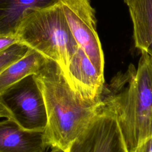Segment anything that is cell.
<instances>
[{"label": "cell", "instance_id": "obj_11", "mask_svg": "<svg viewBox=\"0 0 152 152\" xmlns=\"http://www.w3.org/2000/svg\"><path fill=\"white\" fill-rule=\"evenodd\" d=\"M46 57L30 48L27 53L0 73V94L9 87L30 75H35L40 69Z\"/></svg>", "mask_w": 152, "mask_h": 152}, {"label": "cell", "instance_id": "obj_6", "mask_svg": "<svg viewBox=\"0 0 152 152\" xmlns=\"http://www.w3.org/2000/svg\"><path fill=\"white\" fill-rule=\"evenodd\" d=\"M66 152H128L115 113L103 103Z\"/></svg>", "mask_w": 152, "mask_h": 152}, {"label": "cell", "instance_id": "obj_12", "mask_svg": "<svg viewBox=\"0 0 152 152\" xmlns=\"http://www.w3.org/2000/svg\"><path fill=\"white\" fill-rule=\"evenodd\" d=\"M30 48L21 42H17L0 52V73L9 65L24 56Z\"/></svg>", "mask_w": 152, "mask_h": 152}, {"label": "cell", "instance_id": "obj_18", "mask_svg": "<svg viewBox=\"0 0 152 152\" xmlns=\"http://www.w3.org/2000/svg\"><path fill=\"white\" fill-rule=\"evenodd\" d=\"M151 58H152V56H151Z\"/></svg>", "mask_w": 152, "mask_h": 152}, {"label": "cell", "instance_id": "obj_7", "mask_svg": "<svg viewBox=\"0 0 152 152\" xmlns=\"http://www.w3.org/2000/svg\"><path fill=\"white\" fill-rule=\"evenodd\" d=\"M65 77L74 91L85 103L102 102L104 77L78 47L65 70Z\"/></svg>", "mask_w": 152, "mask_h": 152}, {"label": "cell", "instance_id": "obj_1", "mask_svg": "<svg viewBox=\"0 0 152 152\" xmlns=\"http://www.w3.org/2000/svg\"><path fill=\"white\" fill-rule=\"evenodd\" d=\"M42 91L46 111L44 129L48 148L66 151L97 113L103 102L90 104L83 101L70 86L61 66L46 58L34 75Z\"/></svg>", "mask_w": 152, "mask_h": 152}, {"label": "cell", "instance_id": "obj_15", "mask_svg": "<svg viewBox=\"0 0 152 152\" xmlns=\"http://www.w3.org/2000/svg\"><path fill=\"white\" fill-rule=\"evenodd\" d=\"M0 118L11 119V115L10 112L1 102H0Z\"/></svg>", "mask_w": 152, "mask_h": 152}, {"label": "cell", "instance_id": "obj_10", "mask_svg": "<svg viewBox=\"0 0 152 152\" xmlns=\"http://www.w3.org/2000/svg\"><path fill=\"white\" fill-rule=\"evenodd\" d=\"M133 25L135 46L145 51L152 41V0H124Z\"/></svg>", "mask_w": 152, "mask_h": 152}, {"label": "cell", "instance_id": "obj_14", "mask_svg": "<svg viewBox=\"0 0 152 152\" xmlns=\"http://www.w3.org/2000/svg\"><path fill=\"white\" fill-rule=\"evenodd\" d=\"M134 152H152V135L142 142Z\"/></svg>", "mask_w": 152, "mask_h": 152}, {"label": "cell", "instance_id": "obj_9", "mask_svg": "<svg viewBox=\"0 0 152 152\" xmlns=\"http://www.w3.org/2000/svg\"><path fill=\"white\" fill-rule=\"evenodd\" d=\"M60 0H0V35H17L26 14L46 8Z\"/></svg>", "mask_w": 152, "mask_h": 152}, {"label": "cell", "instance_id": "obj_4", "mask_svg": "<svg viewBox=\"0 0 152 152\" xmlns=\"http://www.w3.org/2000/svg\"><path fill=\"white\" fill-rule=\"evenodd\" d=\"M0 102L14 120L28 130H44L47 116L43 96L34 75H28L0 94Z\"/></svg>", "mask_w": 152, "mask_h": 152}, {"label": "cell", "instance_id": "obj_8", "mask_svg": "<svg viewBox=\"0 0 152 152\" xmlns=\"http://www.w3.org/2000/svg\"><path fill=\"white\" fill-rule=\"evenodd\" d=\"M44 130H28L11 118L0 121V152H45Z\"/></svg>", "mask_w": 152, "mask_h": 152}, {"label": "cell", "instance_id": "obj_16", "mask_svg": "<svg viewBox=\"0 0 152 152\" xmlns=\"http://www.w3.org/2000/svg\"><path fill=\"white\" fill-rule=\"evenodd\" d=\"M151 56H152V41L150 42L145 50Z\"/></svg>", "mask_w": 152, "mask_h": 152}, {"label": "cell", "instance_id": "obj_2", "mask_svg": "<svg viewBox=\"0 0 152 152\" xmlns=\"http://www.w3.org/2000/svg\"><path fill=\"white\" fill-rule=\"evenodd\" d=\"M138 66L103 88L102 100L116 114L128 152L152 135V58L141 50Z\"/></svg>", "mask_w": 152, "mask_h": 152}, {"label": "cell", "instance_id": "obj_17", "mask_svg": "<svg viewBox=\"0 0 152 152\" xmlns=\"http://www.w3.org/2000/svg\"><path fill=\"white\" fill-rule=\"evenodd\" d=\"M50 152H66V151L61 148H52V150Z\"/></svg>", "mask_w": 152, "mask_h": 152}, {"label": "cell", "instance_id": "obj_13", "mask_svg": "<svg viewBox=\"0 0 152 152\" xmlns=\"http://www.w3.org/2000/svg\"><path fill=\"white\" fill-rule=\"evenodd\" d=\"M17 42H20L15 35H0V52Z\"/></svg>", "mask_w": 152, "mask_h": 152}, {"label": "cell", "instance_id": "obj_5", "mask_svg": "<svg viewBox=\"0 0 152 152\" xmlns=\"http://www.w3.org/2000/svg\"><path fill=\"white\" fill-rule=\"evenodd\" d=\"M73 37L96 69L103 75L104 55L90 0H60Z\"/></svg>", "mask_w": 152, "mask_h": 152}, {"label": "cell", "instance_id": "obj_3", "mask_svg": "<svg viewBox=\"0 0 152 152\" xmlns=\"http://www.w3.org/2000/svg\"><path fill=\"white\" fill-rule=\"evenodd\" d=\"M16 36L20 42L56 62L64 71L79 47L70 31L61 2L28 12Z\"/></svg>", "mask_w": 152, "mask_h": 152}]
</instances>
